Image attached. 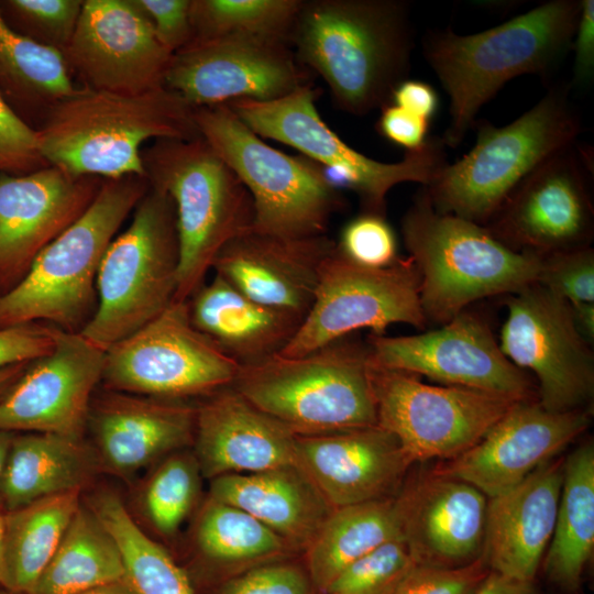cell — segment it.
Instances as JSON below:
<instances>
[{
    "mask_svg": "<svg viewBox=\"0 0 594 594\" xmlns=\"http://www.w3.org/2000/svg\"><path fill=\"white\" fill-rule=\"evenodd\" d=\"M289 42L338 109L365 116L407 79L415 38L405 1L302 0Z\"/></svg>",
    "mask_w": 594,
    "mask_h": 594,
    "instance_id": "1",
    "label": "cell"
},
{
    "mask_svg": "<svg viewBox=\"0 0 594 594\" xmlns=\"http://www.w3.org/2000/svg\"><path fill=\"white\" fill-rule=\"evenodd\" d=\"M36 132L47 165L101 179L145 177L147 141L200 138L195 108L166 87L134 95L77 87L48 109Z\"/></svg>",
    "mask_w": 594,
    "mask_h": 594,
    "instance_id": "2",
    "label": "cell"
},
{
    "mask_svg": "<svg viewBox=\"0 0 594 594\" xmlns=\"http://www.w3.org/2000/svg\"><path fill=\"white\" fill-rule=\"evenodd\" d=\"M580 12L581 0H552L475 34L428 32L424 55L450 99L444 145L463 141L508 80L552 69L572 46Z\"/></svg>",
    "mask_w": 594,
    "mask_h": 594,
    "instance_id": "3",
    "label": "cell"
},
{
    "mask_svg": "<svg viewBox=\"0 0 594 594\" xmlns=\"http://www.w3.org/2000/svg\"><path fill=\"white\" fill-rule=\"evenodd\" d=\"M148 188L146 177L138 175L103 179L87 210L0 294V328L47 322L79 332L97 306L103 255Z\"/></svg>",
    "mask_w": 594,
    "mask_h": 594,
    "instance_id": "4",
    "label": "cell"
},
{
    "mask_svg": "<svg viewBox=\"0 0 594 594\" xmlns=\"http://www.w3.org/2000/svg\"><path fill=\"white\" fill-rule=\"evenodd\" d=\"M402 233L427 321L444 324L473 301L537 283L543 254L514 250L485 227L438 211L425 189L405 213Z\"/></svg>",
    "mask_w": 594,
    "mask_h": 594,
    "instance_id": "5",
    "label": "cell"
},
{
    "mask_svg": "<svg viewBox=\"0 0 594 594\" xmlns=\"http://www.w3.org/2000/svg\"><path fill=\"white\" fill-rule=\"evenodd\" d=\"M231 387L296 436L377 425L367 345L348 337L300 356L240 365Z\"/></svg>",
    "mask_w": 594,
    "mask_h": 594,
    "instance_id": "6",
    "label": "cell"
},
{
    "mask_svg": "<svg viewBox=\"0 0 594 594\" xmlns=\"http://www.w3.org/2000/svg\"><path fill=\"white\" fill-rule=\"evenodd\" d=\"M151 187L173 200L179 245L175 299L188 301L223 246L251 229L253 200L237 174L200 136L161 139L142 150Z\"/></svg>",
    "mask_w": 594,
    "mask_h": 594,
    "instance_id": "7",
    "label": "cell"
},
{
    "mask_svg": "<svg viewBox=\"0 0 594 594\" xmlns=\"http://www.w3.org/2000/svg\"><path fill=\"white\" fill-rule=\"evenodd\" d=\"M569 91L570 85L553 87L507 125L481 121L474 146L424 186L433 207L485 226L525 177L575 143L582 124Z\"/></svg>",
    "mask_w": 594,
    "mask_h": 594,
    "instance_id": "8",
    "label": "cell"
},
{
    "mask_svg": "<svg viewBox=\"0 0 594 594\" xmlns=\"http://www.w3.org/2000/svg\"><path fill=\"white\" fill-rule=\"evenodd\" d=\"M195 121L199 135L250 193L251 230L293 239L326 234L343 198L322 166L272 147L228 105L195 108Z\"/></svg>",
    "mask_w": 594,
    "mask_h": 594,
    "instance_id": "9",
    "label": "cell"
},
{
    "mask_svg": "<svg viewBox=\"0 0 594 594\" xmlns=\"http://www.w3.org/2000/svg\"><path fill=\"white\" fill-rule=\"evenodd\" d=\"M179 245L172 198L150 186L99 266L97 306L79 331L107 351L150 322L175 299Z\"/></svg>",
    "mask_w": 594,
    "mask_h": 594,
    "instance_id": "10",
    "label": "cell"
},
{
    "mask_svg": "<svg viewBox=\"0 0 594 594\" xmlns=\"http://www.w3.org/2000/svg\"><path fill=\"white\" fill-rule=\"evenodd\" d=\"M317 95L310 84L275 100L240 99L226 105L258 136L287 144L336 172L339 183L356 193L363 212L385 216L386 197L394 186L407 182L427 186L447 163L442 139H428L421 148L406 152L397 163L367 157L321 119Z\"/></svg>",
    "mask_w": 594,
    "mask_h": 594,
    "instance_id": "11",
    "label": "cell"
},
{
    "mask_svg": "<svg viewBox=\"0 0 594 594\" xmlns=\"http://www.w3.org/2000/svg\"><path fill=\"white\" fill-rule=\"evenodd\" d=\"M239 364L195 328L188 301L165 310L106 351V389L185 400L231 386Z\"/></svg>",
    "mask_w": 594,
    "mask_h": 594,
    "instance_id": "12",
    "label": "cell"
},
{
    "mask_svg": "<svg viewBox=\"0 0 594 594\" xmlns=\"http://www.w3.org/2000/svg\"><path fill=\"white\" fill-rule=\"evenodd\" d=\"M377 425L416 462L453 459L473 447L514 406L497 394L435 386L371 362Z\"/></svg>",
    "mask_w": 594,
    "mask_h": 594,
    "instance_id": "13",
    "label": "cell"
},
{
    "mask_svg": "<svg viewBox=\"0 0 594 594\" xmlns=\"http://www.w3.org/2000/svg\"><path fill=\"white\" fill-rule=\"evenodd\" d=\"M419 287L409 257L385 267H365L344 257L336 245L322 266L309 311L278 354L300 356L364 328L375 336H385L395 323L424 328Z\"/></svg>",
    "mask_w": 594,
    "mask_h": 594,
    "instance_id": "14",
    "label": "cell"
},
{
    "mask_svg": "<svg viewBox=\"0 0 594 594\" xmlns=\"http://www.w3.org/2000/svg\"><path fill=\"white\" fill-rule=\"evenodd\" d=\"M499 348L538 380V402L556 413L588 408L594 395V356L579 333L571 306L535 283L512 294Z\"/></svg>",
    "mask_w": 594,
    "mask_h": 594,
    "instance_id": "15",
    "label": "cell"
},
{
    "mask_svg": "<svg viewBox=\"0 0 594 594\" xmlns=\"http://www.w3.org/2000/svg\"><path fill=\"white\" fill-rule=\"evenodd\" d=\"M310 75L287 40L228 35L193 42L173 54L164 87L201 108L275 100L310 85Z\"/></svg>",
    "mask_w": 594,
    "mask_h": 594,
    "instance_id": "16",
    "label": "cell"
},
{
    "mask_svg": "<svg viewBox=\"0 0 594 594\" xmlns=\"http://www.w3.org/2000/svg\"><path fill=\"white\" fill-rule=\"evenodd\" d=\"M371 362L380 367L425 375L449 386L534 399L526 371L512 363L488 324L465 310L441 328L413 336L370 334Z\"/></svg>",
    "mask_w": 594,
    "mask_h": 594,
    "instance_id": "17",
    "label": "cell"
},
{
    "mask_svg": "<svg viewBox=\"0 0 594 594\" xmlns=\"http://www.w3.org/2000/svg\"><path fill=\"white\" fill-rule=\"evenodd\" d=\"M587 162L575 143L556 152L518 184L483 227L517 251L549 254L588 246L593 206Z\"/></svg>",
    "mask_w": 594,
    "mask_h": 594,
    "instance_id": "18",
    "label": "cell"
},
{
    "mask_svg": "<svg viewBox=\"0 0 594 594\" xmlns=\"http://www.w3.org/2000/svg\"><path fill=\"white\" fill-rule=\"evenodd\" d=\"M106 351L58 329L54 348L30 362L0 397V429L84 437Z\"/></svg>",
    "mask_w": 594,
    "mask_h": 594,
    "instance_id": "19",
    "label": "cell"
},
{
    "mask_svg": "<svg viewBox=\"0 0 594 594\" xmlns=\"http://www.w3.org/2000/svg\"><path fill=\"white\" fill-rule=\"evenodd\" d=\"M63 54L84 87L129 95L164 87L173 56L133 0H84Z\"/></svg>",
    "mask_w": 594,
    "mask_h": 594,
    "instance_id": "20",
    "label": "cell"
},
{
    "mask_svg": "<svg viewBox=\"0 0 594 594\" xmlns=\"http://www.w3.org/2000/svg\"><path fill=\"white\" fill-rule=\"evenodd\" d=\"M590 424L588 408L556 413L538 400H519L479 442L432 471L469 483L491 498L554 459Z\"/></svg>",
    "mask_w": 594,
    "mask_h": 594,
    "instance_id": "21",
    "label": "cell"
},
{
    "mask_svg": "<svg viewBox=\"0 0 594 594\" xmlns=\"http://www.w3.org/2000/svg\"><path fill=\"white\" fill-rule=\"evenodd\" d=\"M98 177H74L55 166L0 175V288L13 287L36 256L91 205Z\"/></svg>",
    "mask_w": 594,
    "mask_h": 594,
    "instance_id": "22",
    "label": "cell"
},
{
    "mask_svg": "<svg viewBox=\"0 0 594 594\" xmlns=\"http://www.w3.org/2000/svg\"><path fill=\"white\" fill-rule=\"evenodd\" d=\"M297 465L333 508L396 495L415 464L378 425L296 437Z\"/></svg>",
    "mask_w": 594,
    "mask_h": 594,
    "instance_id": "23",
    "label": "cell"
},
{
    "mask_svg": "<svg viewBox=\"0 0 594 594\" xmlns=\"http://www.w3.org/2000/svg\"><path fill=\"white\" fill-rule=\"evenodd\" d=\"M334 249L327 234L293 239L250 229L223 246L212 270L251 299L304 319Z\"/></svg>",
    "mask_w": 594,
    "mask_h": 594,
    "instance_id": "24",
    "label": "cell"
},
{
    "mask_svg": "<svg viewBox=\"0 0 594 594\" xmlns=\"http://www.w3.org/2000/svg\"><path fill=\"white\" fill-rule=\"evenodd\" d=\"M399 495L415 564L460 568L482 556L487 497L476 487L431 471L404 483Z\"/></svg>",
    "mask_w": 594,
    "mask_h": 594,
    "instance_id": "25",
    "label": "cell"
},
{
    "mask_svg": "<svg viewBox=\"0 0 594 594\" xmlns=\"http://www.w3.org/2000/svg\"><path fill=\"white\" fill-rule=\"evenodd\" d=\"M196 413L184 400L106 389L87 421L100 469L129 477L194 443Z\"/></svg>",
    "mask_w": 594,
    "mask_h": 594,
    "instance_id": "26",
    "label": "cell"
},
{
    "mask_svg": "<svg viewBox=\"0 0 594 594\" xmlns=\"http://www.w3.org/2000/svg\"><path fill=\"white\" fill-rule=\"evenodd\" d=\"M296 437L228 386L197 406L194 455L210 480L261 472L297 464Z\"/></svg>",
    "mask_w": 594,
    "mask_h": 594,
    "instance_id": "27",
    "label": "cell"
},
{
    "mask_svg": "<svg viewBox=\"0 0 594 594\" xmlns=\"http://www.w3.org/2000/svg\"><path fill=\"white\" fill-rule=\"evenodd\" d=\"M563 466L564 459H552L488 498L482 558L490 570L535 581L554 530Z\"/></svg>",
    "mask_w": 594,
    "mask_h": 594,
    "instance_id": "28",
    "label": "cell"
},
{
    "mask_svg": "<svg viewBox=\"0 0 594 594\" xmlns=\"http://www.w3.org/2000/svg\"><path fill=\"white\" fill-rule=\"evenodd\" d=\"M209 496L246 512L294 550H306L333 510L297 464L215 477Z\"/></svg>",
    "mask_w": 594,
    "mask_h": 594,
    "instance_id": "29",
    "label": "cell"
},
{
    "mask_svg": "<svg viewBox=\"0 0 594 594\" xmlns=\"http://www.w3.org/2000/svg\"><path fill=\"white\" fill-rule=\"evenodd\" d=\"M190 320L239 365L278 354L302 318L260 304L215 274L188 300Z\"/></svg>",
    "mask_w": 594,
    "mask_h": 594,
    "instance_id": "30",
    "label": "cell"
},
{
    "mask_svg": "<svg viewBox=\"0 0 594 594\" xmlns=\"http://www.w3.org/2000/svg\"><path fill=\"white\" fill-rule=\"evenodd\" d=\"M98 470L95 449L84 437L15 433L0 481V510L11 512L61 493L82 492Z\"/></svg>",
    "mask_w": 594,
    "mask_h": 594,
    "instance_id": "31",
    "label": "cell"
},
{
    "mask_svg": "<svg viewBox=\"0 0 594 594\" xmlns=\"http://www.w3.org/2000/svg\"><path fill=\"white\" fill-rule=\"evenodd\" d=\"M594 552V446L586 441L564 459L551 541L543 559L548 580L575 593Z\"/></svg>",
    "mask_w": 594,
    "mask_h": 594,
    "instance_id": "32",
    "label": "cell"
},
{
    "mask_svg": "<svg viewBox=\"0 0 594 594\" xmlns=\"http://www.w3.org/2000/svg\"><path fill=\"white\" fill-rule=\"evenodd\" d=\"M396 539L403 540L399 492L333 509L305 550L306 569L315 588L324 592L349 564Z\"/></svg>",
    "mask_w": 594,
    "mask_h": 594,
    "instance_id": "33",
    "label": "cell"
},
{
    "mask_svg": "<svg viewBox=\"0 0 594 594\" xmlns=\"http://www.w3.org/2000/svg\"><path fill=\"white\" fill-rule=\"evenodd\" d=\"M80 493H61L3 512L2 591L31 592L79 508Z\"/></svg>",
    "mask_w": 594,
    "mask_h": 594,
    "instance_id": "34",
    "label": "cell"
},
{
    "mask_svg": "<svg viewBox=\"0 0 594 594\" xmlns=\"http://www.w3.org/2000/svg\"><path fill=\"white\" fill-rule=\"evenodd\" d=\"M77 87L64 54L12 30L0 14V94L32 128Z\"/></svg>",
    "mask_w": 594,
    "mask_h": 594,
    "instance_id": "35",
    "label": "cell"
},
{
    "mask_svg": "<svg viewBox=\"0 0 594 594\" xmlns=\"http://www.w3.org/2000/svg\"><path fill=\"white\" fill-rule=\"evenodd\" d=\"M125 581L118 546L88 505L80 504L29 594H76Z\"/></svg>",
    "mask_w": 594,
    "mask_h": 594,
    "instance_id": "36",
    "label": "cell"
},
{
    "mask_svg": "<svg viewBox=\"0 0 594 594\" xmlns=\"http://www.w3.org/2000/svg\"><path fill=\"white\" fill-rule=\"evenodd\" d=\"M87 505L114 539L134 594H195L183 569L139 527L116 492L99 490Z\"/></svg>",
    "mask_w": 594,
    "mask_h": 594,
    "instance_id": "37",
    "label": "cell"
},
{
    "mask_svg": "<svg viewBox=\"0 0 594 594\" xmlns=\"http://www.w3.org/2000/svg\"><path fill=\"white\" fill-rule=\"evenodd\" d=\"M201 554L223 565L261 564L294 549L246 512L209 496L195 526Z\"/></svg>",
    "mask_w": 594,
    "mask_h": 594,
    "instance_id": "38",
    "label": "cell"
},
{
    "mask_svg": "<svg viewBox=\"0 0 594 594\" xmlns=\"http://www.w3.org/2000/svg\"><path fill=\"white\" fill-rule=\"evenodd\" d=\"M301 4L302 0H191L190 43L228 35L270 36L289 42Z\"/></svg>",
    "mask_w": 594,
    "mask_h": 594,
    "instance_id": "39",
    "label": "cell"
},
{
    "mask_svg": "<svg viewBox=\"0 0 594 594\" xmlns=\"http://www.w3.org/2000/svg\"><path fill=\"white\" fill-rule=\"evenodd\" d=\"M201 476L194 453L180 450L155 468L144 487L143 508L158 534L170 537L178 531L198 499Z\"/></svg>",
    "mask_w": 594,
    "mask_h": 594,
    "instance_id": "40",
    "label": "cell"
},
{
    "mask_svg": "<svg viewBox=\"0 0 594 594\" xmlns=\"http://www.w3.org/2000/svg\"><path fill=\"white\" fill-rule=\"evenodd\" d=\"M84 0H0V14L21 35L64 52L77 28Z\"/></svg>",
    "mask_w": 594,
    "mask_h": 594,
    "instance_id": "41",
    "label": "cell"
},
{
    "mask_svg": "<svg viewBox=\"0 0 594 594\" xmlns=\"http://www.w3.org/2000/svg\"><path fill=\"white\" fill-rule=\"evenodd\" d=\"M415 565L404 540H392L349 564L323 594H394Z\"/></svg>",
    "mask_w": 594,
    "mask_h": 594,
    "instance_id": "42",
    "label": "cell"
},
{
    "mask_svg": "<svg viewBox=\"0 0 594 594\" xmlns=\"http://www.w3.org/2000/svg\"><path fill=\"white\" fill-rule=\"evenodd\" d=\"M537 284L569 304L594 302V252L588 246L542 255Z\"/></svg>",
    "mask_w": 594,
    "mask_h": 594,
    "instance_id": "43",
    "label": "cell"
},
{
    "mask_svg": "<svg viewBox=\"0 0 594 594\" xmlns=\"http://www.w3.org/2000/svg\"><path fill=\"white\" fill-rule=\"evenodd\" d=\"M337 250L351 262L380 268L396 262L397 241L385 216L363 212L342 229Z\"/></svg>",
    "mask_w": 594,
    "mask_h": 594,
    "instance_id": "44",
    "label": "cell"
},
{
    "mask_svg": "<svg viewBox=\"0 0 594 594\" xmlns=\"http://www.w3.org/2000/svg\"><path fill=\"white\" fill-rule=\"evenodd\" d=\"M314 587L307 569L278 559L234 575L218 594H312Z\"/></svg>",
    "mask_w": 594,
    "mask_h": 594,
    "instance_id": "45",
    "label": "cell"
},
{
    "mask_svg": "<svg viewBox=\"0 0 594 594\" xmlns=\"http://www.w3.org/2000/svg\"><path fill=\"white\" fill-rule=\"evenodd\" d=\"M45 166L36 130L0 94V175H23Z\"/></svg>",
    "mask_w": 594,
    "mask_h": 594,
    "instance_id": "46",
    "label": "cell"
},
{
    "mask_svg": "<svg viewBox=\"0 0 594 594\" xmlns=\"http://www.w3.org/2000/svg\"><path fill=\"white\" fill-rule=\"evenodd\" d=\"M482 556L460 568L415 565L394 594H472L488 573Z\"/></svg>",
    "mask_w": 594,
    "mask_h": 594,
    "instance_id": "47",
    "label": "cell"
},
{
    "mask_svg": "<svg viewBox=\"0 0 594 594\" xmlns=\"http://www.w3.org/2000/svg\"><path fill=\"white\" fill-rule=\"evenodd\" d=\"M150 21L160 43L172 54L193 40L191 0H133Z\"/></svg>",
    "mask_w": 594,
    "mask_h": 594,
    "instance_id": "48",
    "label": "cell"
},
{
    "mask_svg": "<svg viewBox=\"0 0 594 594\" xmlns=\"http://www.w3.org/2000/svg\"><path fill=\"white\" fill-rule=\"evenodd\" d=\"M57 330L42 323L0 328V369L47 354L54 348Z\"/></svg>",
    "mask_w": 594,
    "mask_h": 594,
    "instance_id": "49",
    "label": "cell"
},
{
    "mask_svg": "<svg viewBox=\"0 0 594 594\" xmlns=\"http://www.w3.org/2000/svg\"><path fill=\"white\" fill-rule=\"evenodd\" d=\"M428 127L429 121L392 102L382 108L376 125L384 138L407 152L419 150L427 143Z\"/></svg>",
    "mask_w": 594,
    "mask_h": 594,
    "instance_id": "50",
    "label": "cell"
},
{
    "mask_svg": "<svg viewBox=\"0 0 594 594\" xmlns=\"http://www.w3.org/2000/svg\"><path fill=\"white\" fill-rule=\"evenodd\" d=\"M574 84L590 82L594 73V1L581 0V12L572 42Z\"/></svg>",
    "mask_w": 594,
    "mask_h": 594,
    "instance_id": "51",
    "label": "cell"
},
{
    "mask_svg": "<svg viewBox=\"0 0 594 594\" xmlns=\"http://www.w3.org/2000/svg\"><path fill=\"white\" fill-rule=\"evenodd\" d=\"M391 102L430 121L437 110L438 97L429 84L407 78L394 89Z\"/></svg>",
    "mask_w": 594,
    "mask_h": 594,
    "instance_id": "52",
    "label": "cell"
},
{
    "mask_svg": "<svg viewBox=\"0 0 594 594\" xmlns=\"http://www.w3.org/2000/svg\"><path fill=\"white\" fill-rule=\"evenodd\" d=\"M472 594H538L534 581L514 579L490 570Z\"/></svg>",
    "mask_w": 594,
    "mask_h": 594,
    "instance_id": "53",
    "label": "cell"
},
{
    "mask_svg": "<svg viewBox=\"0 0 594 594\" xmlns=\"http://www.w3.org/2000/svg\"><path fill=\"white\" fill-rule=\"evenodd\" d=\"M574 324L590 344L594 340V302L570 304Z\"/></svg>",
    "mask_w": 594,
    "mask_h": 594,
    "instance_id": "54",
    "label": "cell"
},
{
    "mask_svg": "<svg viewBox=\"0 0 594 594\" xmlns=\"http://www.w3.org/2000/svg\"><path fill=\"white\" fill-rule=\"evenodd\" d=\"M32 362V361H31ZM30 362L19 363L0 369V397L15 383L22 375Z\"/></svg>",
    "mask_w": 594,
    "mask_h": 594,
    "instance_id": "55",
    "label": "cell"
},
{
    "mask_svg": "<svg viewBox=\"0 0 594 594\" xmlns=\"http://www.w3.org/2000/svg\"><path fill=\"white\" fill-rule=\"evenodd\" d=\"M3 594H8L3 591ZM76 594H134L127 581L114 582L94 588H89Z\"/></svg>",
    "mask_w": 594,
    "mask_h": 594,
    "instance_id": "56",
    "label": "cell"
},
{
    "mask_svg": "<svg viewBox=\"0 0 594 594\" xmlns=\"http://www.w3.org/2000/svg\"><path fill=\"white\" fill-rule=\"evenodd\" d=\"M14 436V432L0 429V481Z\"/></svg>",
    "mask_w": 594,
    "mask_h": 594,
    "instance_id": "57",
    "label": "cell"
},
{
    "mask_svg": "<svg viewBox=\"0 0 594 594\" xmlns=\"http://www.w3.org/2000/svg\"><path fill=\"white\" fill-rule=\"evenodd\" d=\"M2 542H3V512L0 510V590H2V583H3Z\"/></svg>",
    "mask_w": 594,
    "mask_h": 594,
    "instance_id": "58",
    "label": "cell"
},
{
    "mask_svg": "<svg viewBox=\"0 0 594 594\" xmlns=\"http://www.w3.org/2000/svg\"><path fill=\"white\" fill-rule=\"evenodd\" d=\"M1 594V593H0Z\"/></svg>",
    "mask_w": 594,
    "mask_h": 594,
    "instance_id": "59",
    "label": "cell"
}]
</instances>
